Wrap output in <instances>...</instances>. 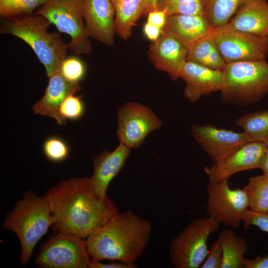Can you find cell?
Here are the masks:
<instances>
[{
    "instance_id": "obj_1",
    "label": "cell",
    "mask_w": 268,
    "mask_h": 268,
    "mask_svg": "<svg viewBox=\"0 0 268 268\" xmlns=\"http://www.w3.org/2000/svg\"><path fill=\"white\" fill-rule=\"evenodd\" d=\"M45 196L55 219L53 229L85 239L119 212L108 196L103 201L95 197L86 177L62 181Z\"/></svg>"
},
{
    "instance_id": "obj_2",
    "label": "cell",
    "mask_w": 268,
    "mask_h": 268,
    "mask_svg": "<svg viewBox=\"0 0 268 268\" xmlns=\"http://www.w3.org/2000/svg\"><path fill=\"white\" fill-rule=\"evenodd\" d=\"M150 222L131 210L117 213L85 239L90 261L135 263L147 246Z\"/></svg>"
},
{
    "instance_id": "obj_3",
    "label": "cell",
    "mask_w": 268,
    "mask_h": 268,
    "mask_svg": "<svg viewBox=\"0 0 268 268\" xmlns=\"http://www.w3.org/2000/svg\"><path fill=\"white\" fill-rule=\"evenodd\" d=\"M54 221L46 196H39L31 191L26 192L7 213L2 226L19 239L23 266L27 265L37 242Z\"/></svg>"
},
{
    "instance_id": "obj_4",
    "label": "cell",
    "mask_w": 268,
    "mask_h": 268,
    "mask_svg": "<svg viewBox=\"0 0 268 268\" xmlns=\"http://www.w3.org/2000/svg\"><path fill=\"white\" fill-rule=\"evenodd\" d=\"M50 25L44 16L31 14L7 19L0 29L1 33L16 36L31 48L48 77L60 70L68 49L58 33L48 31Z\"/></svg>"
},
{
    "instance_id": "obj_5",
    "label": "cell",
    "mask_w": 268,
    "mask_h": 268,
    "mask_svg": "<svg viewBox=\"0 0 268 268\" xmlns=\"http://www.w3.org/2000/svg\"><path fill=\"white\" fill-rule=\"evenodd\" d=\"M223 102L244 106L255 103L268 93L266 60L227 64L220 90Z\"/></svg>"
},
{
    "instance_id": "obj_6",
    "label": "cell",
    "mask_w": 268,
    "mask_h": 268,
    "mask_svg": "<svg viewBox=\"0 0 268 268\" xmlns=\"http://www.w3.org/2000/svg\"><path fill=\"white\" fill-rule=\"evenodd\" d=\"M220 223L211 217L197 218L187 224L171 241L169 258L176 268H198L209 250L207 240Z\"/></svg>"
},
{
    "instance_id": "obj_7",
    "label": "cell",
    "mask_w": 268,
    "mask_h": 268,
    "mask_svg": "<svg viewBox=\"0 0 268 268\" xmlns=\"http://www.w3.org/2000/svg\"><path fill=\"white\" fill-rule=\"evenodd\" d=\"M84 0H48L35 14L45 17L61 33L70 36L68 49L75 55L89 54L92 45L83 18Z\"/></svg>"
},
{
    "instance_id": "obj_8",
    "label": "cell",
    "mask_w": 268,
    "mask_h": 268,
    "mask_svg": "<svg viewBox=\"0 0 268 268\" xmlns=\"http://www.w3.org/2000/svg\"><path fill=\"white\" fill-rule=\"evenodd\" d=\"M90 262L85 239L59 232L43 243L34 260L41 268H89Z\"/></svg>"
},
{
    "instance_id": "obj_9",
    "label": "cell",
    "mask_w": 268,
    "mask_h": 268,
    "mask_svg": "<svg viewBox=\"0 0 268 268\" xmlns=\"http://www.w3.org/2000/svg\"><path fill=\"white\" fill-rule=\"evenodd\" d=\"M206 192L208 216L225 226L238 227L249 208L248 198L243 189H231L228 180H209Z\"/></svg>"
},
{
    "instance_id": "obj_10",
    "label": "cell",
    "mask_w": 268,
    "mask_h": 268,
    "mask_svg": "<svg viewBox=\"0 0 268 268\" xmlns=\"http://www.w3.org/2000/svg\"><path fill=\"white\" fill-rule=\"evenodd\" d=\"M217 48L227 64L266 60L268 37H261L235 30L226 24L213 28Z\"/></svg>"
},
{
    "instance_id": "obj_11",
    "label": "cell",
    "mask_w": 268,
    "mask_h": 268,
    "mask_svg": "<svg viewBox=\"0 0 268 268\" xmlns=\"http://www.w3.org/2000/svg\"><path fill=\"white\" fill-rule=\"evenodd\" d=\"M117 119V138L130 149L139 146L150 133L162 125L160 119L150 108L134 101L119 108Z\"/></svg>"
},
{
    "instance_id": "obj_12",
    "label": "cell",
    "mask_w": 268,
    "mask_h": 268,
    "mask_svg": "<svg viewBox=\"0 0 268 268\" xmlns=\"http://www.w3.org/2000/svg\"><path fill=\"white\" fill-rule=\"evenodd\" d=\"M191 132L194 139L209 158L216 163L251 142L243 132L218 129L210 124L194 125Z\"/></svg>"
},
{
    "instance_id": "obj_13",
    "label": "cell",
    "mask_w": 268,
    "mask_h": 268,
    "mask_svg": "<svg viewBox=\"0 0 268 268\" xmlns=\"http://www.w3.org/2000/svg\"><path fill=\"white\" fill-rule=\"evenodd\" d=\"M267 147L260 142H249L211 166H205L204 172L209 180L223 181L237 173L259 168Z\"/></svg>"
},
{
    "instance_id": "obj_14",
    "label": "cell",
    "mask_w": 268,
    "mask_h": 268,
    "mask_svg": "<svg viewBox=\"0 0 268 268\" xmlns=\"http://www.w3.org/2000/svg\"><path fill=\"white\" fill-rule=\"evenodd\" d=\"M131 153V149L120 143L113 151L105 150L92 158L93 172L89 178L95 197L103 201L108 197L107 189L112 180L121 171Z\"/></svg>"
},
{
    "instance_id": "obj_15",
    "label": "cell",
    "mask_w": 268,
    "mask_h": 268,
    "mask_svg": "<svg viewBox=\"0 0 268 268\" xmlns=\"http://www.w3.org/2000/svg\"><path fill=\"white\" fill-rule=\"evenodd\" d=\"M83 18L89 37L108 46L115 42V12L110 0H84Z\"/></svg>"
},
{
    "instance_id": "obj_16",
    "label": "cell",
    "mask_w": 268,
    "mask_h": 268,
    "mask_svg": "<svg viewBox=\"0 0 268 268\" xmlns=\"http://www.w3.org/2000/svg\"><path fill=\"white\" fill-rule=\"evenodd\" d=\"M179 78L185 82V97L195 103L203 96L220 90L222 71L186 61L180 69Z\"/></svg>"
},
{
    "instance_id": "obj_17",
    "label": "cell",
    "mask_w": 268,
    "mask_h": 268,
    "mask_svg": "<svg viewBox=\"0 0 268 268\" xmlns=\"http://www.w3.org/2000/svg\"><path fill=\"white\" fill-rule=\"evenodd\" d=\"M187 48L172 35L162 32L157 40L152 42L148 57L154 67L167 72L174 80L179 78L180 69L187 59Z\"/></svg>"
},
{
    "instance_id": "obj_18",
    "label": "cell",
    "mask_w": 268,
    "mask_h": 268,
    "mask_svg": "<svg viewBox=\"0 0 268 268\" xmlns=\"http://www.w3.org/2000/svg\"><path fill=\"white\" fill-rule=\"evenodd\" d=\"M49 77L47 86L42 98L32 107L35 114L47 116L55 119L59 125L66 124L61 116L60 108L68 96L75 94L81 89L79 83L67 80L59 71Z\"/></svg>"
},
{
    "instance_id": "obj_19",
    "label": "cell",
    "mask_w": 268,
    "mask_h": 268,
    "mask_svg": "<svg viewBox=\"0 0 268 268\" xmlns=\"http://www.w3.org/2000/svg\"><path fill=\"white\" fill-rule=\"evenodd\" d=\"M226 24L236 30L268 37V0H245Z\"/></svg>"
},
{
    "instance_id": "obj_20",
    "label": "cell",
    "mask_w": 268,
    "mask_h": 268,
    "mask_svg": "<svg viewBox=\"0 0 268 268\" xmlns=\"http://www.w3.org/2000/svg\"><path fill=\"white\" fill-rule=\"evenodd\" d=\"M212 29L204 15L175 14L167 17L162 31L174 37L187 47Z\"/></svg>"
},
{
    "instance_id": "obj_21",
    "label": "cell",
    "mask_w": 268,
    "mask_h": 268,
    "mask_svg": "<svg viewBox=\"0 0 268 268\" xmlns=\"http://www.w3.org/2000/svg\"><path fill=\"white\" fill-rule=\"evenodd\" d=\"M187 61L209 68L221 70L226 63L220 54L211 31L187 47Z\"/></svg>"
},
{
    "instance_id": "obj_22",
    "label": "cell",
    "mask_w": 268,
    "mask_h": 268,
    "mask_svg": "<svg viewBox=\"0 0 268 268\" xmlns=\"http://www.w3.org/2000/svg\"><path fill=\"white\" fill-rule=\"evenodd\" d=\"M115 12L116 33L125 40L128 39L137 21L144 14L142 0H110Z\"/></svg>"
},
{
    "instance_id": "obj_23",
    "label": "cell",
    "mask_w": 268,
    "mask_h": 268,
    "mask_svg": "<svg viewBox=\"0 0 268 268\" xmlns=\"http://www.w3.org/2000/svg\"><path fill=\"white\" fill-rule=\"evenodd\" d=\"M218 238L223 252L221 268H244V255L248 248L245 238L237 236L232 229L226 228L219 233Z\"/></svg>"
},
{
    "instance_id": "obj_24",
    "label": "cell",
    "mask_w": 268,
    "mask_h": 268,
    "mask_svg": "<svg viewBox=\"0 0 268 268\" xmlns=\"http://www.w3.org/2000/svg\"><path fill=\"white\" fill-rule=\"evenodd\" d=\"M250 140L268 146V110H261L243 115L235 121Z\"/></svg>"
},
{
    "instance_id": "obj_25",
    "label": "cell",
    "mask_w": 268,
    "mask_h": 268,
    "mask_svg": "<svg viewBox=\"0 0 268 268\" xmlns=\"http://www.w3.org/2000/svg\"><path fill=\"white\" fill-rule=\"evenodd\" d=\"M245 0H205L204 15L213 29L227 24Z\"/></svg>"
},
{
    "instance_id": "obj_26",
    "label": "cell",
    "mask_w": 268,
    "mask_h": 268,
    "mask_svg": "<svg viewBox=\"0 0 268 268\" xmlns=\"http://www.w3.org/2000/svg\"><path fill=\"white\" fill-rule=\"evenodd\" d=\"M243 189L248 198L249 209L268 213V174L249 177Z\"/></svg>"
},
{
    "instance_id": "obj_27",
    "label": "cell",
    "mask_w": 268,
    "mask_h": 268,
    "mask_svg": "<svg viewBox=\"0 0 268 268\" xmlns=\"http://www.w3.org/2000/svg\"><path fill=\"white\" fill-rule=\"evenodd\" d=\"M205 0H160L158 9L167 16L175 14L204 15Z\"/></svg>"
},
{
    "instance_id": "obj_28",
    "label": "cell",
    "mask_w": 268,
    "mask_h": 268,
    "mask_svg": "<svg viewBox=\"0 0 268 268\" xmlns=\"http://www.w3.org/2000/svg\"><path fill=\"white\" fill-rule=\"evenodd\" d=\"M48 0H0V15L6 19L31 14Z\"/></svg>"
},
{
    "instance_id": "obj_29",
    "label": "cell",
    "mask_w": 268,
    "mask_h": 268,
    "mask_svg": "<svg viewBox=\"0 0 268 268\" xmlns=\"http://www.w3.org/2000/svg\"><path fill=\"white\" fill-rule=\"evenodd\" d=\"M43 150L46 157L55 163L66 160L68 157L70 151L67 142L57 135H51L45 139Z\"/></svg>"
},
{
    "instance_id": "obj_30",
    "label": "cell",
    "mask_w": 268,
    "mask_h": 268,
    "mask_svg": "<svg viewBox=\"0 0 268 268\" xmlns=\"http://www.w3.org/2000/svg\"><path fill=\"white\" fill-rule=\"evenodd\" d=\"M59 72L68 81L79 83L85 75L86 69L80 59L71 56L64 59L60 66Z\"/></svg>"
},
{
    "instance_id": "obj_31",
    "label": "cell",
    "mask_w": 268,
    "mask_h": 268,
    "mask_svg": "<svg viewBox=\"0 0 268 268\" xmlns=\"http://www.w3.org/2000/svg\"><path fill=\"white\" fill-rule=\"evenodd\" d=\"M85 105L81 96L72 94L67 97L60 108L61 117L65 120L75 121L84 115Z\"/></svg>"
},
{
    "instance_id": "obj_32",
    "label": "cell",
    "mask_w": 268,
    "mask_h": 268,
    "mask_svg": "<svg viewBox=\"0 0 268 268\" xmlns=\"http://www.w3.org/2000/svg\"><path fill=\"white\" fill-rule=\"evenodd\" d=\"M242 222L245 230L250 225H254L262 231L268 233V213L258 212L248 208L244 214Z\"/></svg>"
},
{
    "instance_id": "obj_33",
    "label": "cell",
    "mask_w": 268,
    "mask_h": 268,
    "mask_svg": "<svg viewBox=\"0 0 268 268\" xmlns=\"http://www.w3.org/2000/svg\"><path fill=\"white\" fill-rule=\"evenodd\" d=\"M223 252L221 244L218 238L212 244L201 268H221Z\"/></svg>"
},
{
    "instance_id": "obj_34",
    "label": "cell",
    "mask_w": 268,
    "mask_h": 268,
    "mask_svg": "<svg viewBox=\"0 0 268 268\" xmlns=\"http://www.w3.org/2000/svg\"><path fill=\"white\" fill-rule=\"evenodd\" d=\"M167 13L162 9H156L149 12L147 14V22L163 29L165 25Z\"/></svg>"
},
{
    "instance_id": "obj_35",
    "label": "cell",
    "mask_w": 268,
    "mask_h": 268,
    "mask_svg": "<svg viewBox=\"0 0 268 268\" xmlns=\"http://www.w3.org/2000/svg\"><path fill=\"white\" fill-rule=\"evenodd\" d=\"M135 263H126L116 261L104 263L101 261L92 262L89 264V268H136Z\"/></svg>"
},
{
    "instance_id": "obj_36",
    "label": "cell",
    "mask_w": 268,
    "mask_h": 268,
    "mask_svg": "<svg viewBox=\"0 0 268 268\" xmlns=\"http://www.w3.org/2000/svg\"><path fill=\"white\" fill-rule=\"evenodd\" d=\"M244 268H268V255L253 259L245 258Z\"/></svg>"
},
{
    "instance_id": "obj_37",
    "label": "cell",
    "mask_w": 268,
    "mask_h": 268,
    "mask_svg": "<svg viewBox=\"0 0 268 268\" xmlns=\"http://www.w3.org/2000/svg\"><path fill=\"white\" fill-rule=\"evenodd\" d=\"M143 32L146 38L152 42H155L161 36L162 29L147 22L144 25Z\"/></svg>"
},
{
    "instance_id": "obj_38",
    "label": "cell",
    "mask_w": 268,
    "mask_h": 268,
    "mask_svg": "<svg viewBox=\"0 0 268 268\" xmlns=\"http://www.w3.org/2000/svg\"><path fill=\"white\" fill-rule=\"evenodd\" d=\"M160 0H142L144 14H148L149 12L158 9Z\"/></svg>"
},
{
    "instance_id": "obj_39",
    "label": "cell",
    "mask_w": 268,
    "mask_h": 268,
    "mask_svg": "<svg viewBox=\"0 0 268 268\" xmlns=\"http://www.w3.org/2000/svg\"><path fill=\"white\" fill-rule=\"evenodd\" d=\"M259 169L264 174H268V146L267 147Z\"/></svg>"
},
{
    "instance_id": "obj_40",
    "label": "cell",
    "mask_w": 268,
    "mask_h": 268,
    "mask_svg": "<svg viewBox=\"0 0 268 268\" xmlns=\"http://www.w3.org/2000/svg\"></svg>"
}]
</instances>
